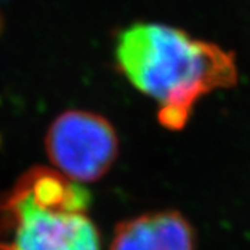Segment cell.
<instances>
[{"label":"cell","mask_w":250,"mask_h":250,"mask_svg":"<svg viewBox=\"0 0 250 250\" xmlns=\"http://www.w3.org/2000/svg\"><path fill=\"white\" fill-rule=\"evenodd\" d=\"M108 250H157L152 214L121 221L116 227Z\"/></svg>","instance_id":"5"},{"label":"cell","mask_w":250,"mask_h":250,"mask_svg":"<svg viewBox=\"0 0 250 250\" xmlns=\"http://www.w3.org/2000/svg\"><path fill=\"white\" fill-rule=\"evenodd\" d=\"M116 62L125 78L159 104V121L171 131L187 125L203 96L238 82L232 53L160 22H138L120 32Z\"/></svg>","instance_id":"1"},{"label":"cell","mask_w":250,"mask_h":250,"mask_svg":"<svg viewBox=\"0 0 250 250\" xmlns=\"http://www.w3.org/2000/svg\"><path fill=\"white\" fill-rule=\"evenodd\" d=\"M157 250H195V231L190 223L175 210L152 213Z\"/></svg>","instance_id":"4"},{"label":"cell","mask_w":250,"mask_h":250,"mask_svg":"<svg viewBox=\"0 0 250 250\" xmlns=\"http://www.w3.org/2000/svg\"><path fill=\"white\" fill-rule=\"evenodd\" d=\"M90 195L47 167L25 171L0 193V250H102Z\"/></svg>","instance_id":"2"},{"label":"cell","mask_w":250,"mask_h":250,"mask_svg":"<svg viewBox=\"0 0 250 250\" xmlns=\"http://www.w3.org/2000/svg\"><path fill=\"white\" fill-rule=\"evenodd\" d=\"M56 170L75 182H93L107 174L118 156V136L103 116L68 110L54 120L45 138Z\"/></svg>","instance_id":"3"}]
</instances>
